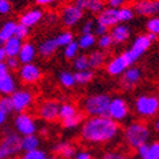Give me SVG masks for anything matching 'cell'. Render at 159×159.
Listing matches in <instances>:
<instances>
[{
  "label": "cell",
  "instance_id": "c3c4849f",
  "mask_svg": "<svg viewBox=\"0 0 159 159\" xmlns=\"http://www.w3.org/2000/svg\"><path fill=\"white\" fill-rule=\"evenodd\" d=\"M126 0H107L108 8H113V9H120L122 7H125Z\"/></svg>",
  "mask_w": 159,
  "mask_h": 159
},
{
  "label": "cell",
  "instance_id": "f5cc1de1",
  "mask_svg": "<svg viewBox=\"0 0 159 159\" xmlns=\"http://www.w3.org/2000/svg\"><path fill=\"white\" fill-rule=\"evenodd\" d=\"M7 120H8V115H5L4 112L0 111V127H3L5 125Z\"/></svg>",
  "mask_w": 159,
  "mask_h": 159
},
{
  "label": "cell",
  "instance_id": "6da1fadb",
  "mask_svg": "<svg viewBox=\"0 0 159 159\" xmlns=\"http://www.w3.org/2000/svg\"><path fill=\"white\" fill-rule=\"evenodd\" d=\"M118 132L120 125L108 116L88 117L80 126V138L89 144H106L113 140Z\"/></svg>",
  "mask_w": 159,
  "mask_h": 159
},
{
  "label": "cell",
  "instance_id": "ffe728a7",
  "mask_svg": "<svg viewBox=\"0 0 159 159\" xmlns=\"http://www.w3.org/2000/svg\"><path fill=\"white\" fill-rule=\"evenodd\" d=\"M36 55H37V48L34 47V45L31 42H23L22 48L17 57L20 65H24V64H31L34 60Z\"/></svg>",
  "mask_w": 159,
  "mask_h": 159
},
{
  "label": "cell",
  "instance_id": "8fae6325",
  "mask_svg": "<svg viewBox=\"0 0 159 159\" xmlns=\"http://www.w3.org/2000/svg\"><path fill=\"white\" fill-rule=\"evenodd\" d=\"M60 103L56 99H47L43 101L37 110V115L41 120L46 122H52L59 118Z\"/></svg>",
  "mask_w": 159,
  "mask_h": 159
},
{
  "label": "cell",
  "instance_id": "3957f363",
  "mask_svg": "<svg viewBox=\"0 0 159 159\" xmlns=\"http://www.w3.org/2000/svg\"><path fill=\"white\" fill-rule=\"evenodd\" d=\"M20 140L22 136L18 135L14 130L5 129L0 136V159L16 158L19 153H22Z\"/></svg>",
  "mask_w": 159,
  "mask_h": 159
},
{
  "label": "cell",
  "instance_id": "d6986e66",
  "mask_svg": "<svg viewBox=\"0 0 159 159\" xmlns=\"http://www.w3.org/2000/svg\"><path fill=\"white\" fill-rule=\"evenodd\" d=\"M42 18H43V13H42L41 9H37V8L36 9H30L20 16L19 24H23V25H25V27L31 28V27H33V25H36V24H38L39 22H41Z\"/></svg>",
  "mask_w": 159,
  "mask_h": 159
},
{
  "label": "cell",
  "instance_id": "db71d44e",
  "mask_svg": "<svg viewBox=\"0 0 159 159\" xmlns=\"http://www.w3.org/2000/svg\"><path fill=\"white\" fill-rule=\"evenodd\" d=\"M8 73H9V69L7 68L5 62H2V64H0V76L4 75V74H8Z\"/></svg>",
  "mask_w": 159,
  "mask_h": 159
},
{
  "label": "cell",
  "instance_id": "8992f818",
  "mask_svg": "<svg viewBox=\"0 0 159 159\" xmlns=\"http://www.w3.org/2000/svg\"><path fill=\"white\" fill-rule=\"evenodd\" d=\"M135 112L141 117H153L159 112V98L152 94L139 96L134 102Z\"/></svg>",
  "mask_w": 159,
  "mask_h": 159
},
{
  "label": "cell",
  "instance_id": "7dc6e473",
  "mask_svg": "<svg viewBox=\"0 0 159 159\" xmlns=\"http://www.w3.org/2000/svg\"><path fill=\"white\" fill-rule=\"evenodd\" d=\"M74 159H93V155L87 149H80V150H76Z\"/></svg>",
  "mask_w": 159,
  "mask_h": 159
},
{
  "label": "cell",
  "instance_id": "5bb4252c",
  "mask_svg": "<svg viewBox=\"0 0 159 159\" xmlns=\"http://www.w3.org/2000/svg\"><path fill=\"white\" fill-rule=\"evenodd\" d=\"M140 78H141V71L138 68H127L124 74L121 75L120 79V87L124 90H130L134 88L139 82H140Z\"/></svg>",
  "mask_w": 159,
  "mask_h": 159
},
{
  "label": "cell",
  "instance_id": "816d5d0a",
  "mask_svg": "<svg viewBox=\"0 0 159 159\" xmlns=\"http://www.w3.org/2000/svg\"><path fill=\"white\" fill-rule=\"evenodd\" d=\"M36 4L39 5V7H46V5H50L52 3H55L56 0H34Z\"/></svg>",
  "mask_w": 159,
  "mask_h": 159
},
{
  "label": "cell",
  "instance_id": "1f68e13d",
  "mask_svg": "<svg viewBox=\"0 0 159 159\" xmlns=\"http://www.w3.org/2000/svg\"><path fill=\"white\" fill-rule=\"evenodd\" d=\"M135 13L132 10V8L130 7H122L120 9H117V19H118V23H125V22H129L134 18Z\"/></svg>",
  "mask_w": 159,
  "mask_h": 159
},
{
  "label": "cell",
  "instance_id": "4316f807",
  "mask_svg": "<svg viewBox=\"0 0 159 159\" xmlns=\"http://www.w3.org/2000/svg\"><path fill=\"white\" fill-rule=\"evenodd\" d=\"M39 145H41V140L39 138L34 134V135H28V136H22L20 140V148L22 152H31L34 149H38Z\"/></svg>",
  "mask_w": 159,
  "mask_h": 159
},
{
  "label": "cell",
  "instance_id": "7a4b0ae2",
  "mask_svg": "<svg viewBox=\"0 0 159 159\" xmlns=\"http://www.w3.org/2000/svg\"><path fill=\"white\" fill-rule=\"evenodd\" d=\"M124 139L130 149L136 150L141 145L149 143L150 129L147 124L140 122V121L131 122L126 126L124 131Z\"/></svg>",
  "mask_w": 159,
  "mask_h": 159
},
{
  "label": "cell",
  "instance_id": "f907efd6",
  "mask_svg": "<svg viewBox=\"0 0 159 159\" xmlns=\"http://www.w3.org/2000/svg\"><path fill=\"white\" fill-rule=\"evenodd\" d=\"M45 19L48 22V23H55L57 20V16L55 14V13H47V14L45 16Z\"/></svg>",
  "mask_w": 159,
  "mask_h": 159
},
{
  "label": "cell",
  "instance_id": "9f6ffc18",
  "mask_svg": "<svg viewBox=\"0 0 159 159\" xmlns=\"http://www.w3.org/2000/svg\"><path fill=\"white\" fill-rule=\"evenodd\" d=\"M46 159H60L59 157H56V155H47V158Z\"/></svg>",
  "mask_w": 159,
  "mask_h": 159
},
{
  "label": "cell",
  "instance_id": "7bdbcfd3",
  "mask_svg": "<svg viewBox=\"0 0 159 159\" xmlns=\"http://www.w3.org/2000/svg\"><path fill=\"white\" fill-rule=\"evenodd\" d=\"M99 159H127L126 155L121 152H117V150H108L102 154V157Z\"/></svg>",
  "mask_w": 159,
  "mask_h": 159
},
{
  "label": "cell",
  "instance_id": "681fc988",
  "mask_svg": "<svg viewBox=\"0 0 159 159\" xmlns=\"http://www.w3.org/2000/svg\"><path fill=\"white\" fill-rule=\"evenodd\" d=\"M94 32H96V34H98V36H103V34H106V33H108V30L106 28V27H103V25L96 24Z\"/></svg>",
  "mask_w": 159,
  "mask_h": 159
},
{
  "label": "cell",
  "instance_id": "7c38bea8",
  "mask_svg": "<svg viewBox=\"0 0 159 159\" xmlns=\"http://www.w3.org/2000/svg\"><path fill=\"white\" fill-rule=\"evenodd\" d=\"M132 10L143 17H158L159 0H136L132 7Z\"/></svg>",
  "mask_w": 159,
  "mask_h": 159
},
{
  "label": "cell",
  "instance_id": "5b68a950",
  "mask_svg": "<svg viewBox=\"0 0 159 159\" xmlns=\"http://www.w3.org/2000/svg\"><path fill=\"white\" fill-rule=\"evenodd\" d=\"M150 45H152V41L149 39L148 34H140V36H138L135 38V41H134V43H132V46L127 51L122 52L121 57L124 59L126 65L130 68V66L150 47Z\"/></svg>",
  "mask_w": 159,
  "mask_h": 159
},
{
  "label": "cell",
  "instance_id": "f35d334b",
  "mask_svg": "<svg viewBox=\"0 0 159 159\" xmlns=\"http://www.w3.org/2000/svg\"><path fill=\"white\" fill-rule=\"evenodd\" d=\"M0 111L5 115H9L13 112V106L9 96H2L0 97Z\"/></svg>",
  "mask_w": 159,
  "mask_h": 159
},
{
  "label": "cell",
  "instance_id": "83f0119b",
  "mask_svg": "<svg viewBox=\"0 0 159 159\" xmlns=\"http://www.w3.org/2000/svg\"><path fill=\"white\" fill-rule=\"evenodd\" d=\"M88 61H89V69H99L106 62V54L103 51H93L88 55Z\"/></svg>",
  "mask_w": 159,
  "mask_h": 159
},
{
  "label": "cell",
  "instance_id": "680465c9",
  "mask_svg": "<svg viewBox=\"0 0 159 159\" xmlns=\"http://www.w3.org/2000/svg\"><path fill=\"white\" fill-rule=\"evenodd\" d=\"M10 159H19V158H17V157H16V158H10Z\"/></svg>",
  "mask_w": 159,
  "mask_h": 159
},
{
  "label": "cell",
  "instance_id": "e575fe53",
  "mask_svg": "<svg viewBox=\"0 0 159 159\" xmlns=\"http://www.w3.org/2000/svg\"><path fill=\"white\" fill-rule=\"evenodd\" d=\"M55 39H56V43H57L59 47H65V46H68L70 42L74 41V36H73L71 32L65 31V32H61L60 34H57L55 37Z\"/></svg>",
  "mask_w": 159,
  "mask_h": 159
},
{
  "label": "cell",
  "instance_id": "484cf974",
  "mask_svg": "<svg viewBox=\"0 0 159 159\" xmlns=\"http://www.w3.org/2000/svg\"><path fill=\"white\" fill-rule=\"evenodd\" d=\"M22 45H23V42L20 41V39L16 38V37L8 39V41L3 45L4 51L7 54V57H17L20 48H22Z\"/></svg>",
  "mask_w": 159,
  "mask_h": 159
},
{
  "label": "cell",
  "instance_id": "6f0895ef",
  "mask_svg": "<svg viewBox=\"0 0 159 159\" xmlns=\"http://www.w3.org/2000/svg\"><path fill=\"white\" fill-rule=\"evenodd\" d=\"M154 127H155V130H157V131L159 132V120H158V121L155 122V125H154Z\"/></svg>",
  "mask_w": 159,
  "mask_h": 159
},
{
  "label": "cell",
  "instance_id": "4dcf8cb0",
  "mask_svg": "<svg viewBox=\"0 0 159 159\" xmlns=\"http://www.w3.org/2000/svg\"><path fill=\"white\" fill-rule=\"evenodd\" d=\"M94 76V73L90 69L89 70H84V71H76L74 74V78H75V84H88L89 82H92V79Z\"/></svg>",
  "mask_w": 159,
  "mask_h": 159
},
{
  "label": "cell",
  "instance_id": "bcb514c9",
  "mask_svg": "<svg viewBox=\"0 0 159 159\" xmlns=\"http://www.w3.org/2000/svg\"><path fill=\"white\" fill-rule=\"evenodd\" d=\"M11 10V4L10 0H0V14L5 16Z\"/></svg>",
  "mask_w": 159,
  "mask_h": 159
},
{
  "label": "cell",
  "instance_id": "f6af8a7d",
  "mask_svg": "<svg viewBox=\"0 0 159 159\" xmlns=\"http://www.w3.org/2000/svg\"><path fill=\"white\" fill-rule=\"evenodd\" d=\"M94 27H96V23L94 20L88 19L82 27V34H90L94 32Z\"/></svg>",
  "mask_w": 159,
  "mask_h": 159
},
{
  "label": "cell",
  "instance_id": "7402d4cb",
  "mask_svg": "<svg viewBox=\"0 0 159 159\" xmlns=\"http://www.w3.org/2000/svg\"><path fill=\"white\" fill-rule=\"evenodd\" d=\"M110 36L112 37L113 43H124L130 37V30L125 24H116L111 28Z\"/></svg>",
  "mask_w": 159,
  "mask_h": 159
},
{
  "label": "cell",
  "instance_id": "9c48e42d",
  "mask_svg": "<svg viewBox=\"0 0 159 159\" xmlns=\"http://www.w3.org/2000/svg\"><path fill=\"white\" fill-rule=\"evenodd\" d=\"M13 106V111L17 113H23L27 111L33 103V94L28 89H18L9 96Z\"/></svg>",
  "mask_w": 159,
  "mask_h": 159
},
{
  "label": "cell",
  "instance_id": "4fadbf2b",
  "mask_svg": "<svg viewBox=\"0 0 159 159\" xmlns=\"http://www.w3.org/2000/svg\"><path fill=\"white\" fill-rule=\"evenodd\" d=\"M18 73H19V78L22 83L24 84H36L42 76V71L33 62L20 65Z\"/></svg>",
  "mask_w": 159,
  "mask_h": 159
},
{
  "label": "cell",
  "instance_id": "ba28073f",
  "mask_svg": "<svg viewBox=\"0 0 159 159\" xmlns=\"http://www.w3.org/2000/svg\"><path fill=\"white\" fill-rule=\"evenodd\" d=\"M84 16V11L80 10L78 7L74 5V3L71 4H65L64 7L60 8L59 11V17L61 23L65 25V27H74L75 24H78L82 20Z\"/></svg>",
  "mask_w": 159,
  "mask_h": 159
},
{
  "label": "cell",
  "instance_id": "60d3db41",
  "mask_svg": "<svg viewBox=\"0 0 159 159\" xmlns=\"http://www.w3.org/2000/svg\"><path fill=\"white\" fill-rule=\"evenodd\" d=\"M97 43L102 50H107L113 45V41H112V37L110 36V33H106V34L98 37Z\"/></svg>",
  "mask_w": 159,
  "mask_h": 159
},
{
  "label": "cell",
  "instance_id": "603a6c76",
  "mask_svg": "<svg viewBox=\"0 0 159 159\" xmlns=\"http://www.w3.org/2000/svg\"><path fill=\"white\" fill-rule=\"evenodd\" d=\"M17 90V84L14 78L10 73L0 76V94L2 96H10Z\"/></svg>",
  "mask_w": 159,
  "mask_h": 159
},
{
  "label": "cell",
  "instance_id": "44dd1931",
  "mask_svg": "<svg viewBox=\"0 0 159 159\" xmlns=\"http://www.w3.org/2000/svg\"><path fill=\"white\" fill-rule=\"evenodd\" d=\"M127 68L129 66L126 65V62L124 61L121 55H118L107 62V65H106V71L111 76H117V75H122Z\"/></svg>",
  "mask_w": 159,
  "mask_h": 159
},
{
  "label": "cell",
  "instance_id": "ab89813d",
  "mask_svg": "<svg viewBox=\"0 0 159 159\" xmlns=\"http://www.w3.org/2000/svg\"><path fill=\"white\" fill-rule=\"evenodd\" d=\"M147 30H148V33L155 34L158 37V34H159V17H152L147 22Z\"/></svg>",
  "mask_w": 159,
  "mask_h": 159
},
{
  "label": "cell",
  "instance_id": "ac0fdd59",
  "mask_svg": "<svg viewBox=\"0 0 159 159\" xmlns=\"http://www.w3.org/2000/svg\"><path fill=\"white\" fill-rule=\"evenodd\" d=\"M74 5L83 11L88 10L97 16L106 8V3L103 0H74Z\"/></svg>",
  "mask_w": 159,
  "mask_h": 159
},
{
  "label": "cell",
  "instance_id": "d590c367",
  "mask_svg": "<svg viewBox=\"0 0 159 159\" xmlns=\"http://www.w3.org/2000/svg\"><path fill=\"white\" fill-rule=\"evenodd\" d=\"M46 158H47V153L41 148H38L31 152H24L19 159H46Z\"/></svg>",
  "mask_w": 159,
  "mask_h": 159
},
{
  "label": "cell",
  "instance_id": "d6a6232c",
  "mask_svg": "<svg viewBox=\"0 0 159 159\" xmlns=\"http://www.w3.org/2000/svg\"><path fill=\"white\" fill-rule=\"evenodd\" d=\"M96 36L93 33H90V34H82L80 38L78 39V46L79 48H82V50H88L92 46H93L96 43Z\"/></svg>",
  "mask_w": 159,
  "mask_h": 159
},
{
  "label": "cell",
  "instance_id": "cb8c5ba5",
  "mask_svg": "<svg viewBox=\"0 0 159 159\" xmlns=\"http://www.w3.org/2000/svg\"><path fill=\"white\" fill-rule=\"evenodd\" d=\"M57 48H59V46L56 43V39L55 38H47L38 45L37 54H39L42 57H50L55 54Z\"/></svg>",
  "mask_w": 159,
  "mask_h": 159
},
{
  "label": "cell",
  "instance_id": "f546056e",
  "mask_svg": "<svg viewBox=\"0 0 159 159\" xmlns=\"http://www.w3.org/2000/svg\"><path fill=\"white\" fill-rule=\"evenodd\" d=\"M83 121H84V113H83V112H79V113L75 115L74 117L61 121V126H62L64 129L71 130V129H75V127H78V126H80V125L83 124Z\"/></svg>",
  "mask_w": 159,
  "mask_h": 159
},
{
  "label": "cell",
  "instance_id": "ee69618b",
  "mask_svg": "<svg viewBox=\"0 0 159 159\" xmlns=\"http://www.w3.org/2000/svg\"><path fill=\"white\" fill-rule=\"evenodd\" d=\"M5 65L9 70H18L20 68V62H19L18 57H7Z\"/></svg>",
  "mask_w": 159,
  "mask_h": 159
},
{
  "label": "cell",
  "instance_id": "74e56055",
  "mask_svg": "<svg viewBox=\"0 0 159 159\" xmlns=\"http://www.w3.org/2000/svg\"><path fill=\"white\" fill-rule=\"evenodd\" d=\"M78 52H79V46H78L76 41H73L68 46L64 47V56L66 59H75Z\"/></svg>",
  "mask_w": 159,
  "mask_h": 159
},
{
  "label": "cell",
  "instance_id": "2e32d148",
  "mask_svg": "<svg viewBox=\"0 0 159 159\" xmlns=\"http://www.w3.org/2000/svg\"><path fill=\"white\" fill-rule=\"evenodd\" d=\"M97 24L103 25L107 30L115 27L116 24H118V19H117V9L113 8H108L106 7L97 16Z\"/></svg>",
  "mask_w": 159,
  "mask_h": 159
},
{
  "label": "cell",
  "instance_id": "f1b7e54d",
  "mask_svg": "<svg viewBox=\"0 0 159 159\" xmlns=\"http://www.w3.org/2000/svg\"><path fill=\"white\" fill-rule=\"evenodd\" d=\"M78 113H79V111H78V108L75 107L74 104L62 103V104H60V110H59V120L60 121L68 120V118H71Z\"/></svg>",
  "mask_w": 159,
  "mask_h": 159
},
{
  "label": "cell",
  "instance_id": "9a60e30c",
  "mask_svg": "<svg viewBox=\"0 0 159 159\" xmlns=\"http://www.w3.org/2000/svg\"><path fill=\"white\" fill-rule=\"evenodd\" d=\"M52 152H54V155L59 157L60 159H74L76 148L70 141L62 140V141H57L54 144Z\"/></svg>",
  "mask_w": 159,
  "mask_h": 159
},
{
  "label": "cell",
  "instance_id": "d4e9b609",
  "mask_svg": "<svg viewBox=\"0 0 159 159\" xmlns=\"http://www.w3.org/2000/svg\"><path fill=\"white\" fill-rule=\"evenodd\" d=\"M17 24L18 23L14 20H8L2 25V28H0V45L2 46L8 41V39L14 37Z\"/></svg>",
  "mask_w": 159,
  "mask_h": 159
},
{
  "label": "cell",
  "instance_id": "e0dca14e",
  "mask_svg": "<svg viewBox=\"0 0 159 159\" xmlns=\"http://www.w3.org/2000/svg\"><path fill=\"white\" fill-rule=\"evenodd\" d=\"M135 152L139 159H159V140L144 144Z\"/></svg>",
  "mask_w": 159,
  "mask_h": 159
},
{
  "label": "cell",
  "instance_id": "11a10c76",
  "mask_svg": "<svg viewBox=\"0 0 159 159\" xmlns=\"http://www.w3.org/2000/svg\"><path fill=\"white\" fill-rule=\"evenodd\" d=\"M5 60H7V54H5V51H4V47L0 46V64L5 62Z\"/></svg>",
  "mask_w": 159,
  "mask_h": 159
},
{
  "label": "cell",
  "instance_id": "836d02e7",
  "mask_svg": "<svg viewBox=\"0 0 159 159\" xmlns=\"http://www.w3.org/2000/svg\"><path fill=\"white\" fill-rule=\"evenodd\" d=\"M73 65L76 71H84V70H89V61H88V56L87 55H78L74 61Z\"/></svg>",
  "mask_w": 159,
  "mask_h": 159
},
{
  "label": "cell",
  "instance_id": "277c9868",
  "mask_svg": "<svg viewBox=\"0 0 159 159\" xmlns=\"http://www.w3.org/2000/svg\"><path fill=\"white\" fill-rule=\"evenodd\" d=\"M111 97L107 94H93L83 101V113L89 117L107 116Z\"/></svg>",
  "mask_w": 159,
  "mask_h": 159
},
{
  "label": "cell",
  "instance_id": "b9f144b4",
  "mask_svg": "<svg viewBox=\"0 0 159 159\" xmlns=\"http://www.w3.org/2000/svg\"><path fill=\"white\" fill-rule=\"evenodd\" d=\"M30 36V28L28 27H25V25H23V24H17V30H16V34H14V37L16 38H18V39H20V41L23 42L24 39H27V37Z\"/></svg>",
  "mask_w": 159,
  "mask_h": 159
},
{
  "label": "cell",
  "instance_id": "30bf717a",
  "mask_svg": "<svg viewBox=\"0 0 159 159\" xmlns=\"http://www.w3.org/2000/svg\"><path fill=\"white\" fill-rule=\"evenodd\" d=\"M107 116L116 122L124 121L125 118L129 116V104H127V102L121 97L111 98Z\"/></svg>",
  "mask_w": 159,
  "mask_h": 159
},
{
  "label": "cell",
  "instance_id": "52a82bcc",
  "mask_svg": "<svg viewBox=\"0 0 159 159\" xmlns=\"http://www.w3.org/2000/svg\"><path fill=\"white\" fill-rule=\"evenodd\" d=\"M14 127H16V132L20 136L34 135L37 132V124L34 118L27 112L17 113L14 118Z\"/></svg>",
  "mask_w": 159,
  "mask_h": 159
},
{
  "label": "cell",
  "instance_id": "8d00e7d4",
  "mask_svg": "<svg viewBox=\"0 0 159 159\" xmlns=\"http://www.w3.org/2000/svg\"><path fill=\"white\" fill-rule=\"evenodd\" d=\"M59 80L61 83L62 87L65 88H71L75 85V78H74V74L70 73V71H62L59 76Z\"/></svg>",
  "mask_w": 159,
  "mask_h": 159
}]
</instances>
